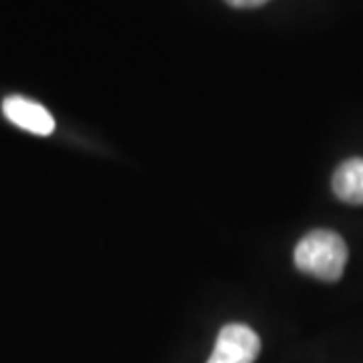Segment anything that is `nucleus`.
Instances as JSON below:
<instances>
[{"instance_id":"obj_1","label":"nucleus","mask_w":363,"mask_h":363,"mask_svg":"<svg viewBox=\"0 0 363 363\" xmlns=\"http://www.w3.org/2000/svg\"><path fill=\"white\" fill-rule=\"evenodd\" d=\"M347 262V245L333 230H313L298 240L295 248V264L301 272L319 281H339Z\"/></svg>"},{"instance_id":"obj_2","label":"nucleus","mask_w":363,"mask_h":363,"mask_svg":"<svg viewBox=\"0 0 363 363\" xmlns=\"http://www.w3.org/2000/svg\"><path fill=\"white\" fill-rule=\"evenodd\" d=\"M259 351V335L248 325H224L206 363H255Z\"/></svg>"},{"instance_id":"obj_3","label":"nucleus","mask_w":363,"mask_h":363,"mask_svg":"<svg viewBox=\"0 0 363 363\" xmlns=\"http://www.w3.org/2000/svg\"><path fill=\"white\" fill-rule=\"evenodd\" d=\"M2 111L9 121L18 125L21 130L37 133V135H51L55 131V119L37 101H30L21 95L6 97L2 101Z\"/></svg>"},{"instance_id":"obj_4","label":"nucleus","mask_w":363,"mask_h":363,"mask_svg":"<svg viewBox=\"0 0 363 363\" xmlns=\"http://www.w3.org/2000/svg\"><path fill=\"white\" fill-rule=\"evenodd\" d=\"M333 192L347 204H363V157H351L335 169Z\"/></svg>"},{"instance_id":"obj_5","label":"nucleus","mask_w":363,"mask_h":363,"mask_svg":"<svg viewBox=\"0 0 363 363\" xmlns=\"http://www.w3.org/2000/svg\"><path fill=\"white\" fill-rule=\"evenodd\" d=\"M234 9H255V6H262L269 0H226Z\"/></svg>"}]
</instances>
